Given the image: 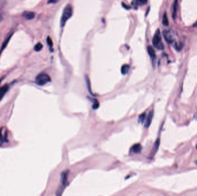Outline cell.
Masks as SVG:
<instances>
[{
	"label": "cell",
	"instance_id": "1",
	"mask_svg": "<svg viewBox=\"0 0 197 196\" xmlns=\"http://www.w3.org/2000/svg\"><path fill=\"white\" fill-rule=\"evenodd\" d=\"M73 14V8L72 5H68L64 10L62 13V16L61 19V26L63 27L65 24L68 19L71 17Z\"/></svg>",
	"mask_w": 197,
	"mask_h": 196
},
{
	"label": "cell",
	"instance_id": "25",
	"mask_svg": "<svg viewBox=\"0 0 197 196\" xmlns=\"http://www.w3.org/2000/svg\"><path fill=\"white\" fill-rule=\"evenodd\" d=\"M196 148H197V146H196Z\"/></svg>",
	"mask_w": 197,
	"mask_h": 196
},
{
	"label": "cell",
	"instance_id": "21",
	"mask_svg": "<svg viewBox=\"0 0 197 196\" xmlns=\"http://www.w3.org/2000/svg\"><path fill=\"white\" fill-rule=\"evenodd\" d=\"M58 0H49L48 1V3L49 4H54L57 3Z\"/></svg>",
	"mask_w": 197,
	"mask_h": 196
},
{
	"label": "cell",
	"instance_id": "11",
	"mask_svg": "<svg viewBox=\"0 0 197 196\" xmlns=\"http://www.w3.org/2000/svg\"><path fill=\"white\" fill-rule=\"evenodd\" d=\"M141 149H142V147L141 144H135L131 147V151H133V153H134L135 154H138L141 151Z\"/></svg>",
	"mask_w": 197,
	"mask_h": 196
},
{
	"label": "cell",
	"instance_id": "17",
	"mask_svg": "<svg viewBox=\"0 0 197 196\" xmlns=\"http://www.w3.org/2000/svg\"><path fill=\"white\" fill-rule=\"evenodd\" d=\"M42 48H43L42 44L41 43H38L35 46L34 50L35 51H41L42 49Z\"/></svg>",
	"mask_w": 197,
	"mask_h": 196
},
{
	"label": "cell",
	"instance_id": "2",
	"mask_svg": "<svg viewBox=\"0 0 197 196\" xmlns=\"http://www.w3.org/2000/svg\"><path fill=\"white\" fill-rule=\"evenodd\" d=\"M152 43L154 47H156L157 49L160 50L164 49V46L162 41H161V36L160 29H158L155 32V34L152 40Z\"/></svg>",
	"mask_w": 197,
	"mask_h": 196
},
{
	"label": "cell",
	"instance_id": "7",
	"mask_svg": "<svg viewBox=\"0 0 197 196\" xmlns=\"http://www.w3.org/2000/svg\"><path fill=\"white\" fill-rule=\"evenodd\" d=\"M153 112L152 111L150 112L148 114L147 117H146V120L145 123V127L148 128L150 125L153 119Z\"/></svg>",
	"mask_w": 197,
	"mask_h": 196
},
{
	"label": "cell",
	"instance_id": "18",
	"mask_svg": "<svg viewBox=\"0 0 197 196\" xmlns=\"http://www.w3.org/2000/svg\"><path fill=\"white\" fill-rule=\"evenodd\" d=\"M47 44L48 46H49L50 48V50H51V51H53V50L51 49L52 47H53V41H52V40L51 38H50V36H48L47 37Z\"/></svg>",
	"mask_w": 197,
	"mask_h": 196
},
{
	"label": "cell",
	"instance_id": "6",
	"mask_svg": "<svg viewBox=\"0 0 197 196\" xmlns=\"http://www.w3.org/2000/svg\"><path fill=\"white\" fill-rule=\"evenodd\" d=\"M148 3V0H133L131 5L134 8H137L138 6L145 5Z\"/></svg>",
	"mask_w": 197,
	"mask_h": 196
},
{
	"label": "cell",
	"instance_id": "16",
	"mask_svg": "<svg viewBox=\"0 0 197 196\" xmlns=\"http://www.w3.org/2000/svg\"><path fill=\"white\" fill-rule=\"evenodd\" d=\"M160 139H158L156 141V142H155L153 146V152L154 153L153 154H154L157 151L158 148L159 147V145H160Z\"/></svg>",
	"mask_w": 197,
	"mask_h": 196
},
{
	"label": "cell",
	"instance_id": "10",
	"mask_svg": "<svg viewBox=\"0 0 197 196\" xmlns=\"http://www.w3.org/2000/svg\"><path fill=\"white\" fill-rule=\"evenodd\" d=\"M8 89H9V86L8 85H6L3 86V87L0 88V101L3 98V97L6 94V93L8 92Z\"/></svg>",
	"mask_w": 197,
	"mask_h": 196
},
{
	"label": "cell",
	"instance_id": "20",
	"mask_svg": "<svg viewBox=\"0 0 197 196\" xmlns=\"http://www.w3.org/2000/svg\"><path fill=\"white\" fill-rule=\"evenodd\" d=\"M98 106H99V103L98 102L97 100H95V102H93V105L92 107H93V109H96Z\"/></svg>",
	"mask_w": 197,
	"mask_h": 196
},
{
	"label": "cell",
	"instance_id": "14",
	"mask_svg": "<svg viewBox=\"0 0 197 196\" xmlns=\"http://www.w3.org/2000/svg\"><path fill=\"white\" fill-rule=\"evenodd\" d=\"M12 35L11 34V35H10L9 36H8V37H7V39H6L5 40V41L4 42L3 44V45H2V47H1V50H0V54H1V52H3V51L4 49H5L6 47H7V46L8 43H9V40H10V38H11V37H12Z\"/></svg>",
	"mask_w": 197,
	"mask_h": 196
},
{
	"label": "cell",
	"instance_id": "3",
	"mask_svg": "<svg viewBox=\"0 0 197 196\" xmlns=\"http://www.w3.org/2000/svg\"><path fill=\"white\" fill-rule=\"evenodd\" d=\"M51 81V78L46 73H41L36 76L35 82L38 85L43 86Z\"/></svg>",
	"mask_w": 197,
	"mask_h": 196
},
{
	"label": "cell",
	"instance_id": "24",
	"mask_svg": "<svg viewBox=\"0 0 197 196\" xmlns=\"http://www.w3.org/2000/svg\"><path fill=\"white\" fill-rule=\"evenodd\" d=\"M195 163H196V164H197V161H196V162H195Z\"/></svg>",
	"mask_w": 197,
	"mask_h": 196
},
{
	"label": "cell",
	"instance_id": "23",
	"mask_svg": "<svg viewBox=\"0 0 197 196\" xmlns=\"http://www.w3.org/2000/svg\"><path fill=\"white\" fill-rule=\"evenodd\" d=\"M196 26H197V21L195 23V24L194 25V27H196Z\"/></svg>",
	"mask_w": 197,
	"mask_h": 196
},
{
	"label": "cell",
	"instance_id": "22",
	"mask_svg": "<svg viewBox=\"0 0 197 196\" xmlns=\"http://www.w3.org/2000/svg\"><path fill=\"white\" fill-rule=\"evenodd\" d=\"M122 5H123V6L125 8H126V9H129L130 8V6H127V5H125V4L124 3H122Z\"/></svg>",
	"mask_w": 197,
	"mask_h": 196
},
{
	"label": "cell",
	"instance_id": "13",
	"mask_svg": "<svg viewBox=\"0 0 197 196\" xmlns=\"http://www.w3.org/2000/svg\"><path fill=\"white\" fill-rule=\"evenodd\" d=\"M130 70V66L129 64H124L121 67V73L122 74L125 75L128 73Z\"/></svg>",
	"mask_w": 197,
	"mask_h": 196
},
{
	"label": "cell",
	"instance_id": "8",
	"mask_svg": "<svg viewBox=\"0 0 197 196\" xmlns=\"http://www.w3.org/2000/svg\"><path fill=\"white\" fill-rule=\"evenodd\" d=\"M148 54L149 55V56L153 61V64H154V62L155 59H156V53H155V51L154 48H153L152 46H148L147 48Z\"/></svg>",
	"mask_w": 197,
	"mask_h": 196
},
{
	"label": "cell",
	"instance_id": "15",
	"mask_svg": "<svg viewBox=\"0 0 197 196\" xmlns=\"http://www.w3.org/2000/svg\"><path fill=\"white\" fill-rule=\"evenodd\" d=\"M162 23L163 25H165V26H168L169 25V21H168V17L166 12H165L164 13V15H163Z\"/></svg>",
	"mask_w": 197,
	"mask_h": 196
},
{
	"label": "cell",
	"instance_id": "5",
	"mask_svg": "<svg viewBox=\"0 0 197 196\" xmlns=\"http://www.w3.org/2000/svg\"><path fill=\"white\" fill-rule=\"evenodd\" d=\"M163 35L165 41H166L168 43L172 44L175 43L174 39H173L172 33L171 31L165 29V30H164L163 32Z\"/></svg>",
	"mask_w": 197,
	"mask_h": 196
},
{
	"label": "cell",
	"instance_id": "9",
	"mask_svg": "<svg viewBox=\"0 0 197 196\" xmlns=\"http://www.w3.org/2000/svg\"><path fill=\"white\" fill-rule=\"evenodd\" d=\"M23 16L24 17L27 19V20H32L33 18L35 17V13L34 12H28V11H26L24 12L23 13Z\"/></svg>",
	"mask_w": 197,
	"mask_h": 196
},
{
	"label": "cell",
	"instance_id": "4",
	"mask_svg": "<svg viewBox=\"0 0 197 196\" xmlns=\"http://www.w3.org/2000/svg\"><path fill=\"white\" fill-rule=\"evenodd\" d=\"M68 172L67 171H65L62 172L61 174V186L60 187V189L56 192V195H61L63 192V190L65 188V187L66 185L67 181H68Z\"/></svg>",
	"mask_w": 197,
	"mask_h": 196
},
{
	"label": "cell",
	"instance_id": "19",
	"mask_svg": "<svg viewBox=\"0 0 197 196\" xmlns=\"http://www.w3.org/2000/svg\"><path fill=\"white\" fill-rule=\"evenodd\" d=\"M145 116H146L145 113L142 114V115L140 116L139 118H138V121L140 122V123H143L144 120H145Z\"/></svg>",
	"mask_w": 197,
	"mask_h": 196
},
{
	"label": "cell",
	"instance_id": "12",
	"mask_svg": "<svg viewBox=\"0 0 197 196\" xmlns=\"http://www.w3.org/2000/svg\"><path fill=\"white\" fill-rule=\"evenodd\" d=\"M178 5V0H175L174 3L173 5V11H172V18L173 20H175L176 17V12H177V8Z\"/></svg>",
	"mask_w": 197,
	"mask_h": 196
}]
</instances>
